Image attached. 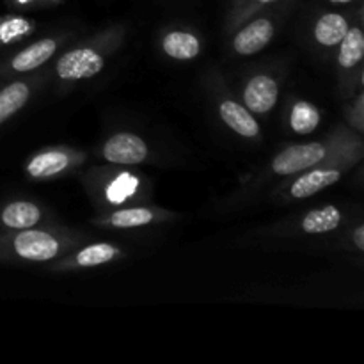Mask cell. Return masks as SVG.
Masks as SVG:
<instances>
[{"instance_id":"obj_1","label":"cell","mask_w":364,"mask_h":364,"mask_svg":"<svg viewBox=\"0 0 364 364\" xmlns=\"http://www.w3.org/2000/svg\"><path fill=\"white\" fill-rule=\"evenodd\" d=\"M323 156H326V148L320 142L290 146V148L281 151L274 159L272 169L274 173L281 174V176H284V174H294L299 173V171H304L316 166L318 162H322Z\"/></svg>"},{"instance_id":"obj_2","label":"cell","mask_w":364,"mask_h":364,"mask_svg":"<svg viewBox=\"0 0 364 364\" xmlns=\"http://www.w3.org/2000/svg\"><path fill=\"white\" fill-rule=\"evenodd\" d=\"M103 70V57L95 50H73L64 53L57 63V75L63 80H80L91 78Z\"/></svg>"},{"instance_id":"obj_3","label":"cell","mask_w":364,"mask_h":364,"mask_svg":"<svg viewBox=\"0 0 364 364\" xmlns=\"http://www.w3.org/2000/svg\"><path fill=\"white\" fill-rule=\"evenodd\" d=\"M14 251L18 256L31 262H46L55 258L59 252V242L45 231H21L14 237Z\"/></svg>"},{"instance_id":"obj_4","label":"cell","mask_w":364,"mask_h":364,"mask_svg":"<svg viewBox=\"0 0 364 364\" xmlns=\"http://www.w3.org/2000/svg\"><path fill=\"white\" fill-rule=\"evenodd\" d=\"M103 156L112 164H141L148 156V146L134 134H117L109 139Z\"/></svg>"},{"instance_id":"obj_5","label":"cell","mask_w":364,"mask_h":364,"mask_svg":"<svg viewBox=\"0 0 364 364\" xmlns=\"http://www.w3.org/2000/svg\"><path fill=\"white\" fill-rule=\"evenodd\" d=\"M277 84L276 80H272L267 75H258V77L252 78L251 82L247 84L244 92L245 98V105L247 109H251L252 112H269L277 102Z\"/></svg>"},{"instance_id":"obj_6","label":"cell","mask_w":364,"mask_h":364,"mask_svg":"<svg viewBox=\"0 0 364 364\" xmlns=\"http://www.w3.org/2000/svg\"><path fill=\"white\" fill-rule=\"evenodd\" d=\"M274 36V25L269 20H255L247 27L242 28L235 38V50L242 55H251V53L259 52L270 43Z\"/></svg>"},{"instance_id":"obj_7","label":"cell","mask_w":364,"mask_h":364,"mask_svg":"<svg viewBox=\"0 0 364 364\" xmlns=\"http://www.w3.org/2000/svg\"><path fill=\"white\" fill-rule=\"evenodd\" d=\"M340 171L336 169H316L311 173L304 174L302 178H299L294 185H291V196L297 199L309 198V196H315L316 192L323 191V188L331 187V185L336 183L340 180Z\"/></svg>"},{"instance_id":"obj_8","label":"cell","mask_w":364,"mask_h":364,"mask_svg":"<svg viewBox=\"0 0 364 364\" xmlns=\"http://www.w3.org/2000/svg\"><path fill=\"white\" fill-rule=\"evenodd\" d=\"M220 116L226 121L228 127L240 134L242 137H256L259 134V127L255 117L237 102H224L220 105Z\"/></svg>"},{"instance_id":"obj_9","label":"cell","mask_w":364,"mask_h":364,"mask_svg":"<svg viewBox=\"0 0 364 364\" xmlns=\"http://www.w3.org/2000/svg\"><path fill=\"white\" fill-rule=\"evenodd\" d=\"M57 45L53 39H41V41L34 43L31 45L28 48H25L23 52L18 53L16 57L13 59L11 66L14 68L16 71H28V70H34V68L41 66L43 63L50 59L55 52Z\"/></svg>"},{"instance_id":"obj_10","label":"cell","mask_w":364,"mask_h":364,"mask_svg":"<svg viewBox=\"0 0 364 364\" xmlns=\"http://www.w3.org/2000/svg\"><path fill=\"white\" fill-rule=\"evenodd\" d=\"M39 217H41V212L38 206L27 201H18L11 203L4 208L2 223L14 230H28L38 223Z\"/></svg>"},{"instance_id":"obj_11","label":"cell","mask_w":364,"mask_h":364,"mask_svg":"<svg viewBox=\"0 0 364 364\" xmlns=\"http://www.w3.org/2000/svg\"><path fill=\"white\" fill-rule=\"evenodd\" d=\"M68 155L63 151H46L28 162L27 171L32 178H50L68 167Z\"/></svg>"},{"instance_id":"obj_12","label":"cell","mask_w":364,"mask_h":364,"mask_svg":"<svg viewBox=\"0 0 364 364\" xmlns=\"http://www.w3.org/2000/svg\"><path fill=\"white\" fill-rule=\"evenodd\" d=\"M348 23L341 14L338 13H329L323 14L318 20L315 27V36L318 39V43L326 46H334L343 39V36L347 34Z\"/></svg>"},{"instance_id":"obj_13","label":"cell","mask_w":364,"mask_h":364,"mask_svg":"<svg viewBox=\"0 0 364 364\" xmlns=\"http://www.w3.org/2000/svg\"><path fill=\"white\" fill-rule=\"evenodd\" d=\"M164 50L173 59L188 60L199 53V41L188 32H171L164 39Z\"/></svg>"},{"instance_id":"obj_14","label":"cell","mask_w":364,"mask_h":364,"mask_svg":"<svg viewBox=\"0 0 364 364\" xmlns=\"http://www.w3.org/2000/svg\"><path fill=\"white\" fill-rule=\"evenodd\" d=\"M28 95H31L28 85L23 82H14V84L2 89L0 91V123L16 114L27 103Z\"/></svg>"},{"instance_id":"obj_15","label":"cell","mask_w":364,"mask_h":364,"mask_svg":"<svg viewBox=\"0 0 364 364\" xmlns=\"http://www.w3.org/2000/svg\"><path fill=\"white\" fill-rule=\"evenodd\" d=\"M341 215L334 206H326L322 210H313L302 220V228L308 233H327L340 226Z\"/></svg>"},{"instance_id":"obj_16","label":"cell","mask_w":364,"mask_h":364,"mask_svg":"<svg viewBox=\"0 0 364 364\" xmlns=\"http://www.w3.org/2000/svg\"><path fill=\"white\" fill-rule=\"evenodd\" d=\"M340 64L343 68H354L364 55V34L361 28H350L341 39Z\"/></svg>"},{"instance_id":"obj_17","label":"cell","mask_w":364,"mask_h":364,"mask_svg":"<svg viewBox=\"0 0 364 364\" xmlns=\"http://www.w3.org/2000/svg\"><path fill=\"white\" fill-rule=\"evenodd\" d=\"M320 123V112L315 105L308 102H299L297 105L294 107L291 110V117H290V124L294 128V132L297 134L306 135L311 134Z\"/></svg>"},{"instance_id":"obj_18","label":"cell","mask_w":364,"mask_h":364,"mask_svg":"<svg viewBox=\"0 0 364 364\" xmlns=\"http://www.w3.org/2000/svg\"><path fill=\"white\" fill-rule=\"evenodd\" d=\"M117 249L109 244H95L85 247L77 255V263L82 267H95L102 263H109L110 259L116 258Z\"/></svg>"},{"instance_id":"obj_19","label":"cell","mask_w":364,"mask_h":364,"mask_svg":"<svg viewBox=\"0 0 364 364\" xmlns=\"http://www.w3.org/2000/svg\"><path fill=\"white\" fill-rule=\"evenodd\" d=\"M153 220V213L146 208H130L121 210L110 217V224L116 228H135L144 226Z\"/></svg>"},{"instance_id":"obj_20","label":"cell","mask_w":364,"mask_h":364,"mask_svg":"<svg viewBox=\"0 0 364 364\" xmlns=\"http://www.w3.org/2000/svg\"><path fill=\"white\" fill-rule=\"evenodd\" d=\"M28 21L21 20V18H13V20H7L0 25V39L2 41H11V39L18 38V36L25 34L28 31Z\"/></svg>"},{"instance_id":"obj_21","label":"cell","mask_w":364,"mask_h":364,"mask_svg":"<svg viewBox=\"0 0 364 364\" xmlns=\"http://www.w3.org/2000/svg\"><path fill=\"white\" fill-rule=\"evenodd\" d=\"M354 242L361 251H364V228L359 226L354 233Z\"/></svg>"},{"instance_id":"obj_22","label":"cell","mask_w":364,"mask_h":364,"mask_svg":"<svg viewBox=\"0 0 364 364\" xmlns=\"http://www.w3.org/2000/svg\"><path fill=\"white\" fill-rule=\"evenodd\" d=\"M256 2H259V4H270V2H274V0H256Z\"/></svg>"},{"instance_id":"obj_23","label":"cell","mask_w":364,"mask_h":364,"mask_svg":"<svg viewBox=\"0 0 364 364\" xmlns=\"http://www.w3.org/2000/svg\"><path fill=\"white\" fill-rule=\"evenodd\" d=\"M333 2H348V0H333Z\"/></svg>"},{"instance_id":"obj_24","label":"cell","mask_w":364,"mask_h":364,"mask_svg":"<svg viewBox=\"0 0 364 364\" xmlns=\"http://www.w3.org/2000/svg\"><path fill=\"white\" fill-rule=\"evenodd\" d=\"M21 2H23V0H21Z\"/></svg>"}]
</instances>
